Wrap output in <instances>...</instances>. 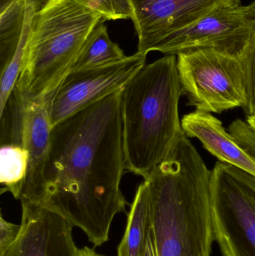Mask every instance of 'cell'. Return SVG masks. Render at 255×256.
Returning a JSON list of instances; mask_svg holds the SVG:
<instances>
[{
  "label": "cell",
  "instance_id": "1",
  "mask_svg": "<svg viewBox=\"0 0 255 256\" xmlns=\"http://www.w3.org/2000/svg\"><path fill=\"white\" fill-rule=\"evenodd\" d=\"M123 88L53 126L40 192L31 203L80 228L94 248L109 240L114 218L128 206L121 189Z\"/></svg>",
  "mask_w": 255,
  "mask_h": 256
},
{
  "label": "cell",
  "instance_id": "2",
  "mask_svg": "<svg viewBox=\"0 0 255 256\" xmlns=\"http://www.w3.org/2000/svg\"><path fill=\"white\" fill-rule=\"evenodd\" d=\"M146 180L156 256H211V171L186 134Z\"/></svg>",
  "mask_w": 255,
  "mask_h": 256
},
{
  "label": "cell",
  "instance_id": "3",
  "mask_svg": "<svg viewBox=\"0 0 255 256\" xmlns=\"http://www.w3.org/2000/svg\"><path fill=\"white\" fill-rule=\"evenodd\" d=\"M182 94L175 55L145 64L124 87L126 171L146 180L185 135L178 110Z\"/></svg>",
  "mask_w": 255,
  "mask_h": 256
},
{
  "label": "cell",
  "instance_id": "4",
  "mask_svg": "<svg viewBox=\"0 0 255 256\" xmlns=\"http://www.w3.org/2000/svg\"><path fill=\"white\" fill-rule=\"evenodd\" d=\"M103 20L82 0H46L34 15L16 88L52 100L93 30Z\"/></svg>",
  "mask_w": 255,
  "mask_h": 256
},
{
  "label": "cell",
  "instance_id": "5",
  "mask_svg": "<svg viewBox=\"0 0 255 256\" xmlns=\"http://www.w3.org/2000/svg\"><path fill=\"white\" fill-rule=\"evenodd\" d=\"M214 242L223 256H255V176L226 162L211 171Z\"/></svg>",
  "mask_w": 255,
  "mask_h": 256
},
{
  "label": "cell",
  "instance_id": "6",
  "mask_svg": "<svg viewBox=\"0 0 255 256\" xmlns=\"http://www.w3.org/2000/svg\"><path fill=\"white\" fill-rule=\"evenodd\" d=\"M177 57L181 90L189 106L210 114L247 106L241 58L214 49L193 50Z\"/></svg>",
  "mask_w": 255,
  "mask_h": 256
},
{
  "label": "cell",
  "instance_id": "7",
  "mask_svg": "<svg viewBox=\"0 0 255 256\" xmlns=\"http://www.w3.org/2000/svg\"><path fill=\"white\" fill-rule=\"evenodd\" d=\"M51 104V100H29L14 88L0 115V146L16 144L29 154L28 173L19 197L20 202L34 203L40 192L53 127Z\"/></svg>",
  "mask_w": 255,
  "mask_h": 256
},
{
  "label": "cell",
  "instance_id": "8",
  "mask_svg": "<svg viewBox=\"0 0 255 256\" xmlns=\"http://www.w3.org/2000/svg\"><path fill=\"white\" fill-rule=\"evenodd\" d=\"M255 33V0L247 6H225L202 16L163 40L155 51L178 56L214 49L241 58Z\"/></svg>",
  "mask_w": 255,
  "mask_h": 256
},
{
  "label": "cell",
  "instance_id": "9",
  "mask_svg": "<svg viewBox=\"0 0 255 256\" xmlns=\"http://www.w3.org/2000/svg\"><path fill=\"white\" fill-rule=\"evenodd\" d=\"M147 56L136 52L106 67L70 72L57 90L50 108L52 126L124 88L145 66Z\"/></svg>",
  "mask_w": 255,
  "mask_h": 256
},
{
  "label": "cell",
  "instance_id": "10",
  "mask_svg": "<svg viewBox=\"0 0 255 256\" xmlns=\"http://www.w3.org/2000/svg\"><path fill=\"white\" fill-rule=\"evenodd\" d=\"M139 54L148 55L174 33L218 8L241 0H133Z\"/></svg>",
  "mask_w": 255,
  "mask_h": 256
},
{
  "label": "cell",
  "instance_id": "11",
  "mask_svg": "<svg viewBox=\"0 0 255 256\" xmlns=\"http://www.w3.org/2000/svg\"><path fill=\"white\" fill-rule=\"evenodd\" d=\"M21 232L14 244L0 256H77L73 228L56 214L21 202Z\"/></svg>",
  "mask_w": 255,
  "mask_h": 256
},
{
  "label": "cell",
  "instance_id": "12",
  "mask_svg": "<svg viewBox=\"0 0 255 256\" xmlns=\"http://www.w3.org/2000/svg\"><path fill=\"white\" fill-rule=\"evenodd\" d=\"M181 126L187 136L197 138L204 148L220 161L238 167L255 176V159L228 132L218 118L203 111L185 115Z\"/></svg>",
  "mask_w": 255,
  "mask_h": 256
},
{
  "label": "cell",
  "instance_id": "13",
  "mask_svg": "<svg viewBox=\"0 0 255 256\" xmlns=\"http://www.w3.org/2000/svg\"><path fill=\"white\" fill-rule=\"evenodd\" d=\"M151 230L149 186L144 180L136 190L127 224L118 248V256H142Z\"/></svg>",
  "mask_w": 255,
  "mask_h": 256
},
{
  "label": "cell",
  "instance_id": "14",
  "mask_svg": "<svg viewBox=\"0 0 255 256\" xmlns=\"http://www.w3.org/2000/svg\"><path fill=\"white\" fill-rule=\"evenodd\" d=\"M104 22H100L90 34L70 72L106 67L128 57L118 44L111 40Z\"/></svg>",
  "mask_w": 255,
  "mask_h": 256
},
{
  "label": "cell",
  "instance_id": "15",
  "mask_svg": "<svg viewBox=\"0 0 255 256\" xmlns=\"http://www.w3.org/2000/svg\"><path fill=\"white\" fill-rule=\"evenodd\" d=\"M25 0H0V69L13 56L25 21Z\"/></svg>",
  "mask_w": 255,
  "mask_h": 256
},
{
  "label": "cell",
  "instance_id": "16",
  "mask_svg": "<svg viewBox=\"0 0 255 256\" xmlns=\"http://www.w3.org/2000/svg\"><path fill=\"white\" fill-rule=\"evenodd\" d=\"M0 146V183L4 186V191L19 200L28 173L29 154L16 144Z\"/></svg>",
  "mask_w": 255,
  "mask_h": 256
},
{
  "label": "cell",
  "instance_id": "17",
  "mask_svg": "<svg viewBox=\"0 0 255 256\" xmlns=\"http://www.w3.org/2000/svg\"><path fill=\"white\" fill-rule=\"evenodd\" d=\"M25 14L23 28L17 48L7 64L0 69V114L4 110L6 102L16 86L22 70L27 43L31 31L33 18L37 14L34 8L25 1Z\"/></svg>",
  "mask_w": 255,
  "mask_h": 256
},
{
  "label": "cell",
  "instance_id": "18",
  "mask_svg": "<svg viewBox=\"0 0 255 256\" xmlns=\"http://www.w3.org/2000/svg\"><path fill=\"white\" fill-rule=\"evenodd\" d=\"M94 9L103 20L133 19L134 6L133 0H82Z\"/></svg>",
  "mask_w": 255,
  "mask_h": 256
},
{
  "label": "cell",
  "instance_id": "19",
  "mask_svg": "<svg viewBox=\"0 0 255 256\" xmlns=\"http://www.w3.org/2000/svg\"><path fill=\"white\" fill-rule=\"evenodd\" d=\"M246 74L247 104L244 108L247 117H255V33L241 58Z\"/></svg>",
  "mask_w": 255,
  "mask_h": 256
},
{
  "label": "cell",
  "instance_id": "20",
  "mask_svg": "<svg viewBox=\"0 0 255 256\" xmlns=\"http://www.w3.org/2000/svg\"><path fill=\"white\" fill-rule=\"evenodd\" d=\"M21 232V225L9 222L0 214V255L6 252L16 243Z\"/></svg>",
  "mask_w": 255,
  "mask_h": 256
},
{
  "label": "cell",
  "instance_id": "21",
  "mask_svg": "<svg viewBox=\"0 0 255 256\" xmlns=\"http://www.w3.org/2000/svg\"><path fill=\"white\" fill-rule=\"evenodd\" d=\"M142 256H156L155 251H154V243H153L152 233H151V230L149 236H148V242H147L145 252H144Z\"/></svg>",
  "mask_w": 255,
  "mask_h": 256
},
{
  "label": "cell",
  "instance_id": "22",
  "mask_svg": "<svg viewBox=\"0 0 255 256\" xmlns=\"http://www.w3.org/2000/svg\"><path fill=\"white\" fill-rule=\"evenodd\" d=\"M77 256H106L101 255L96 252L94 248H88V246H84V248L79 249Z\"/></svg>",
  "mask_w": 255,
  "mask_h": 256
},
{
  "label": "cell",
  "instance_id": "23",
  "mask_svg": "<svg viewBox=\"0 0 255 256\" xmlns=\"http://www.w3.org/2000/svg\"><path fill=\"white\" fill-rule=\"evenodd\" d=\"M25 1L31 4L34 8L37 13L41 9V8L43 7L46 0H25Z\"/></svg>",
  "mask_w": 255,
  "mask_h": 256
},
{
  "label": "cell",
  "instance_id": "24",
  "mask_svg": "<svg viewBox=\"0 0 255 256\" xmlns=\"http://www.w3.org/2000/svg\"><path fill=\"white\" fill-rule=\"evenodd\" d=\"M247 122L255 130V117H247Z\"/></svg>",
  "mask_w": 255,
  "mask_h": 256
}]
</instances>
